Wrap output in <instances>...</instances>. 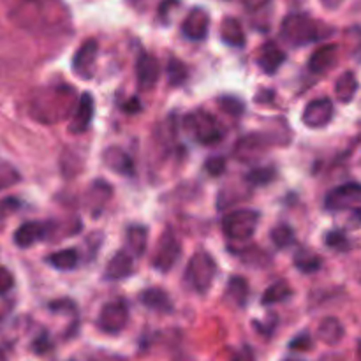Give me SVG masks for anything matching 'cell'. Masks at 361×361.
Masks as SVG:
<instances>
[{
    "mask_svg": "<svg viewBox=\"0 0 361 361\" xmlns=\"http://www.w3.org/2000/svg\"><path fill=\"white\" fill-rule=\"evenodd\" d=\"M321 23L314 21L307 14H289L282 21V39L291 46H305L319 39Z\"/></svg>",
    "mask_w": 361,
    "mask_h": 361,
    "instance_id": "cell-1",
    "label": "cell"
},
{
    "mask_svg": "<svg viewBox=\"0 0 361 361\" xmlns=\"http://www.w3.org/2000/svg\"><path fill=\"white\" fill-rule=\"evenodd\" d=\"M215 275H217V264H215L214 257L203 250L194 254L185 271V279L190 288L196 289L197 293H207L214 284Z\"/></svg>",
    "mask_w": 361,
    "mask_h": 361,
    "instance_id": "cell-2",
    "label": "cell"
},
{
    "mask_svg": "<svg viewBox=\"0 0 361 361\" xmlns=\"http://www.w3.org/2000/svg\"><path fill=\"white\" fill-rule=\"evenodd\" d=\"M259 214L254 210H235L222 221V231L231 240H249L256 233Z\"/></svg>",
    "mask_w": 361,
    "mask_h": 361,
    "instance_id": "cell-3",
    "label": "cell"
},
{
    "mask_svg": "<svg viewBox=\"0 0 361 361\" xmlns=\"http://www.w3.org/2000/svg\"><path fill=\"white\" fill-rule=\"evenodd\" d=\"M185 127L201 145H215L222 140L217 120L204 111H196L185 118Z\"/></svg>",
    "mask_w": 361,
    "mask_h": 361,
    "instance_id": "cell-4",
    "label": "cell"
},
{
    "mask_svg": "<svg viewBox=\"0 0 361 361\" xmlns=\"http://www.w3.org/2000/svg\"><path fill=\"white\" fill-rule=\"evenodd\" d=\"M127 321H129L127 303L123 300H115V302H109L102 307L97 324L104 334L116 335L127 326Z\"/></svg>",
    "mask_w": 361,
    "mask_h": 361,
    "instance_id": "cell-5",
    "label": "cell"
},
{
    "mask_svg": "<svg viewBox=\"0 0 361 361\" xmlns=\"http://www.w3.org/2000/svg\"><path fill=\"white\" fill-rule=\"evenodd\" d=\"M361 203V187L356 182L344 183L337 189L330 190L326 196L328 210L331 212H344V210H360Z\"/></svg>",
    "mask_w": 361,
    "mask_h": 361,
    "instance_id": "cell-6",
    "label": "cell"
},
{
    "mask_svg": "<svg viewBox=\"0 0 361 361\" xmlns=\"http://www.w3.org/2000/svg\"><path fill=\"white\" fill-rule=\"evenodd\" d=\"M180 243L176 240V236L173 235L171 229H168L166 233H162L161 242H159L157 252H155L154 257V267L157 268L159 271H169L173 267H175L176 261L180 259Z\"/></svg>",
    "mask_w": 361,
    "mask_h": 361,
    "instance_id": "cell-7",
    "label": "cell"
},
{
    "mask_svg": "<svg viewBox=\"0 0 361 361\" xmlns=\"http://www.w3.org/2000/svg\"><path fill=\"white\" fill-rule=\"evenodd\" d=\"M334 118V104L330 99H316V101L309 102L303 111V123L310 129H319V127L328 126Z\"/></svg>",
    "mask_w": 361,
    "mask_h": 361,
    "instance_id": "cell-8",
    "label": "cell"
},
{
    "mask_svg": "<svg viewBox=\"0 0 361 361\" xmlns=\"http://www.w3.org/2000/svg\"><path fill=\"white\" fill-rule=\"evenodd\" d=\"M159 76H161V66H159L157 59L148 53H141L136 62V78L140 90H152L157 85Z\"/></svg>",
    "mask_w": 361,
    "mask_h": 361,
    "instance_id": "cell-9",
    "label": "cell"
},
{
    "mask_svg": "<svg viewBox=\"0 0 361 361\" xmlns=\"http://www.w3.org/2000/svg\"><path fill=\"white\" fill-rule=\"evenodd\" d=\"M97 49L99 44L95 39H88L80 46V49H78L73 59V69L78 76L85 78V80L92 78L95 59H97Z\"/></svg>",
    "mask_w": 361,
    "mask_h": 361,
    "instance_id": "cell-10",
    "label": "cell"
},
{
    "mask_svg": "<svg viewBox=\"0 0 361 361\" xmlns=\"http://www.w3.org/2000/svg\"><path fill=\"white\" fill-rule=\"evenodd\" d=\"M208 25H210V16H208L207 11L196 7L194 11H190L189 16L183 21L182 34L192 41H201V39L207 37Z\"/></svg>",
    "mask_w": 361,
    "mask_h": 361,
    "instance_id": "cell-11",
    "label": "cell"
},
{
    "mask_svg": "<svg viewBox=\"0 0 361 361\" xmlns=\"http://www.w3.org/2000/svg\"><path fill=\"white\" fill-rule=\"evenodd\" d=\"M48 236V226L41 222H25L14 233V243L20 249H28Z\"/></svg>",
    "mask_w": 361,
    "mask_h": 361,
    "instance_id": "cell-12",
    "label": "cell"
},
{
    "mask_svg": "<svg viewBox=\"0 0 361 361\" xmlns=\"http://www.w3.org/2000/svg\"><path fill=\"white\" fill-rule=\"evenodd\" d=\"M92 118H94V101H92L90 94L85 92L80 99V104H78L76 113L73 116V122L69 126V133L73 134H81L90 127Z\"/></svg>",
    "mask_w": 361,
    "mask_h": 361,
    "instance_id": "cell-13",
    "label": "cell"
},
{
    "mask_svg": "<svg viewBox=\"0 0 361 361\" xmlns=\"http://www.w3.org/2000/svg\"><path fill=\"white\" fill-rule=\"evenodd\" d=\"M134 264H133V256L126 250H120L115 256L109 259L108 268H106V279L109 281H122L127 279L129 275H133Z\"/></svg>",
    "mask_w": 361,
    "mask_h": 361,
    "instance_id": "cell-14",
    "label": "cell"
},
{
    "mask_svg": "<svg viewBox=\"0 0 361 361\" xmlns=\"http://www.w3.org/2000/svg\"><path fill=\"white\" fill-rule=\"evenodd\" d=\"M335 60H337V46L324 44L312 53L309 60V69L316 74H323L334 66Z\"/></svg>",
    "mask_w": 361,
    "mask_h": 361,
    "instance_id": "cell-15",
    "label": "cell"
},
{
    "mask_svg": "<svg viewBox=\"0 0 361 361\" xmlns=\"http://www.w3.org/2000/svg\"><path fill=\"white\" fill-rule=\"evenodd\" d=\"M257 62H259V67L263 69V73L275 74L279 71V67L286 62V53L282 49H279L274 42H268L261 49V55Z\"/></svg>",
    "mask_w": 361,
    "mask_h": 361,
    "instance_id": "cell-16",
    "label": "cell"
},
{
    "mask_svg": "<svg viewBox=\"0 0 361 361\" xmlns=\"http://www.w3.org/2000/svg\"><path fill=\"white\" fill-rule=\"evenodd\" d=\"M104 161L118 175L134 176V162L126 152L118 150V148H108L104 152Z\"/></svg>",
    "mask_w": 361,
    "mask_h": 361,
    "instance_id": "cell-17",
    "label": "cell"
},
{
    "mask_svg": "<svg viewBox=\"0 0 361 361\" xmlns=\"http://www.w3.org/2000/svg\"><path fill=\"white\" fill-rule=\"evenodd\" d=\"M141 303H143L147 309L155 310V312H162V314H168L173 310V303L169 300V296L166 295V291L157 288H152L143 291L141 295Z\"/></svg>",
    "mask_w": 361,
    "mask_h": 361,
    "instance_id": "cell-18",
    "label": "cell"
},
{
    "mask_svg": "<svg viewBox=\"0 0 361 361\" xmlns=\"http://www.w3.org/2000/svg\"><path fill=\"white\" fill-rule=\"evenodd\" d=\"M356 92H358V78L355 73L348 71L335 83V95L341 102H351Z\"/></svg>",
    "mask_w": 361,
    "mask_h": 361,
    "instance_id": "cell-19",
    "label": "cell"
},
{
    "mask_svg": "<svg viewBox=\"0 0 361 361\" xmlns=\"http://www.w3.org/2000/svg\"><path fill=\"white\" fill-rule=\"evenodd\" d=\"M222 41L229 46H243L245 42V35H243V28L238 20L235 18H226L224 23L221 27Z\"/></svg>",
    "mask_w": 361,
    "mask_h": 361,
    "instance_id": "cell-20",
    "label": "cell"
},
{
    "mask_svg": "<svg viewBox=\"0 0 361 361\" xmlns=\"http://www.w3.org/2000/svg\"><path fill=\"white\" fill-rule=\"evenodd\" d=\"M46 261H48L53 268H56V270L69 271L78 267L80 256H78V252L74 249H63V250H59V252L51 254Z\"/></svg>",
    "mask_w": 361,
    "mask_h": 361,
    "instance_id": "cell-21",
    "label": "cell"
},
{
    "mask_svg": "<svg viewBox=\"0 0 361 361\" xmlns=\"http://www.w3.org/2000/svg\"><path fill=\"white\" fill-rule=\"evenodd\" d=\"M127 245L137 257L143 256L148 245V231L143 226H130L127 229Z\"/></svg>",
    "mask_w": 361,
    "mask_h": 361,
    "instance_id": "cell-22",
    "label": "cell"
},
{
    "mask_svg": "<svg viewBox=\"0 0 361 361\" xmlns=\"http://www.w3.org/2000/svg\"><path fill=\"white\" fill-rule=\"evenodd\" d=\"M317 334H319L321 341L326 342V344H338V342L342 341V337H344V328H342V324L338 323L337 319L328 317V319H324L323 323L319 324Z\"/></svg>",
    "mask_w": 361,
    "mask_h": 361,
    "instance_id": "cell-23",
    "label": "cell"
},
{
    "mask_svg": "<svg viewBox=\"0 0 361 361\" xmlns=\"http://www.w3.org/2000/svg\"><path fill=\"white\" fill-rule=\"evenodd\" d=\"M291 288L288 286V282L281 281V282H275L274 286H270V288L264 291V296L263 300H261V303L263 305H274V303H281V302H286V300L291 296Z\"/></svg>",
    "mask_w": 361,
    "mask_h": 361,
    "instance_id": "cell-24",
    "label": "cell"
},
{
    "mask_svg": "<svg viewBox=\"0 0 361 361\" xmlns=\"http://www.w3.org/2000/svg\"><path fill=\"white\" fill-rule=\"evenodd\" d=\"M228 296L235 302V305L243 307L249 298V286L242 277H231L228 286Z\"/></svg>",
    "mask_w": 361,
    "mask_h": 361,
    "instance_id": "cell-25",
    "label": "cell"
},
{
    "mask_svg": "<svg viewBox=\"0 0 361 361\" xmlns=\"http://www.w3.org/2000/svg\"><path fill=\"white\" fill-rule=\"evenodd\" d=\"M295 263L300 271H303V274H312V271H317L321 268V257L309 252V250H303V252H300L296 256Z\"/></svg>",
    "mask_w": 361,
    "mask_h": 361,
    "instance_id": "cell-26",
    "label": "cell"
},
{
    "mask_svg": "<svg viewBox=\"0 0 361 361\" xmlns=\"http://www.w3.org/2000/svg\"><path fill=\"white\" fill-rule=\"evenodd\" d=\"M166 73H168V80L169 85L176 87V85H182L183 81L187 80V67L185 63L180 62L176 59H169L168 66H166Z\"/></svg>",
    "mask_w": 361,
    "mask_h": 361,
    "instance_id": "cell-27",
    "label": "cell"
},
{
    "mask_svg": "<svg viewBox=\"0 0 361 361\" xmlns=\"http://www.w3.org/2000/svg\"><path fill=\"white\" fill-rule=\"evenodd\" d=\"M271 240H274V243L279 249H286V247H289L295 242V231L289 226L282 224L271 231Z\"/></svg>",
    "mask_w": 361,
    "mask_h": 361,
    "instance_id": "cell-28",
    "label": "cell"
},
{
    "mask_svg": "<svg viewBox=\"0 0 361 361\" xmlns=\"http://www.w3.org/2000/svg\"><path fill=\"white\" fill-rule=\"evenodd\" d=\"M275 171L271 168H256L247 175V182L252 185H268L274 180Z\"/></svg>",
    "mask_w": 361,
    "mask_h": 361,
    "instance_id": "cell-29",
    "label": "cell"
},
{
    "mask_svg": "<svg viewBox=\"0 0 361 361\" xmlns=\"http://www.w3.org/2000/svg\"><path fill=\"white\" fill-rule=\"evenodd\" d=\"M326 245L331 247V249H335V250H349L348 236H345L342 231H338V229L328 233Z\"/></svg>",
    "mask_w": 361,
    "mask_h": 361,
    "instance_id": "cell-30",
    "label": "cell"
},
{
    "mask_svg": "<svg viewBox=\"0 0 361 361\" xmlns=\"http://www.w3.org/2000/svg\"><path fill=\"white\" fill-rule=\"evenodd\" d=\"M219 104L229 115H242L243 113V102L236 97H222Z\"/></svg>",
    "mask_w": 361,
    "mask_h": 361,
    "instance_id": "cell-31",
    "label": "cell"
},
{
    "mask_svg": "<svg viewBox=\"0 0 361 361\" xmlns=\"http://www.w3.org/2000/svg\"><path fill=\"white\" fill-rule=\"evenodd\" d=\"M289 349L293 351H310L312 349V338L309 334H300L295 341L289 342Z\"/></svg>",
    "mask_w": 361,
    "mask_h": 361,
    "instance_id": "cell-32",
    "label": "cell"
},
{
    "mask_svg": "<svg viewBox=\"0 0 361 361\" xmlns=\"http://www.w3.org/2000/svg\"><path fill=\"white\" fill-rule=\"evenodd\" d=\"M204 168L212 176H221L226 171V161L224 157H212L204 162Z\"/></svg>",
    "mask_w": 361,
    "mask_h": 361,
    "instance_id": "cell-33",
    "label": "cell"
},
{
    "mask_svg": "<svg viewBox=\"0 0 361 361\" xmlns=\"http://www.w3.org/2000/svg\"><path fill=\"white\" fill-rule=\"evenodd\" d=\"M13 286H14L13 274H11L7 268L0 267V295H6V293H9L11 289H13Z\"/></svg>",
    "mask_w": 361,
    "mask_h": 361,
    "instance_id": "cell-34",
    "label": "cell"
},
{
    "mask_svg": "<svg viewBox=\"0 0 361 361\" xmlns=\"http://www.w3.org/2000/svg\"><path fill=\"white\" fill-rule=\"evenodd\" d=\"M32 349H34V353H37V355H44V353H48L49 349H51V344H49L48 341V335L42 334L41 337L34 342Z\"/></svg>",
    "mask_w": 361,
    "mask_h": 361,
    "instance_id": "cell-35",
    "label": "cell"
},
{
    "mask_svg": "<svg viewBox=\"0 0 361 361\" xmlns=\"http://www.w3.org/2000/svg\"><path fill=\"white\" fill-rule=\"evenodd\" d=\"M123 111L126 113H137L141 111V102L137 97H133L126 106H123Z\"/></svg>",
    "mask_w": 361,
    "mask_h": 361,
    "instance_id": "cell-36",
    "label": "cell"
},
{
    "mask_svg": "<svg viewBox=\"0 0 361 361\" xmlns=\"http://www.w3.org/2000/svg\"><path fill=\"white\" fill-rule=\"evenodd\" d=\"M268 0H243V4H245V7H249V9H259L261 6H264Z\"/></svg>",
    "mask_w": 361,
    "mask_h": 361,
    "instance_id": "cell-37",
    "label": "cell"
},
{
    "mask_svg": "<svg viewBox=\"0 0 361 361\" xmlns=\"http://www.w3.org/2000/svg\"><path fill=\"white\" fill-rule=\"evenodd\" d=\"M342 2H344V0H321V4H323L326 9H337V7H341Z\"/></svg>",
    "mask_w": 361,
    "mask_h": 361,
    "instance_id": "cell-38",
    "label": "cell"
},
{
    "mask_svg": "<svg viewBox=\"0 0 361 361\" xmlns=\"http://www.w3.org/2000/svg\"><path fill=\"white\" fill-rule=\"evenodd\" d=\"M284 361H302V360H295V358H288V360H284Z\"/></svg>",
    "mask_w": 361,
    "mask_h": 361,
    "instance_id": "cell-39",
    "label": "cell"
}]
</instances>
